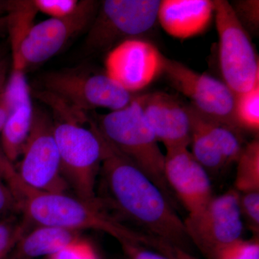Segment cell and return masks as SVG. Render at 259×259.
<instances>
[{"label": "cell", "mask_w": 259, "mask_h": 259, "mask_svg": "<svg viewBox=\"0 0 259 259\" xmlns=\"http://www.w3.org/2000/svg\"><path fill=\"white\" fill-rule=\"evenodd\" d=\"M164 177L168 188L183 204L188 217L200 212L214 196L209 174L188 148L167 150Z\"/></svg>", "instance_id": "13"}, {"label": "cell", "mask_w": 259, "mask_h": 259, "mask_svg": "<svg viewBox=\"0 0 259 259\" xmlns=\"http://www.w3.org/2000/svg\"><path fill=\"white\" fill-rule=\"evenodd\" d=\"M8 61L6 58L0 53V93L4 90L8 76Z\"/></svg>", "instance_id": "32"}, {"label": "cell", "mask_w": 259, "mask_h": 259, "mask_svg": "<svg viewBox=\"0 0 259 259\" xmlns=\"http://www.w3.org/2000/svg\"><path fill=\"white\" fill-rule=\"evenodd\" d=\"M49 259H100L93 245L81 239Z\"/></svg>", "instance_id": "28"}, {"label": "cell", "mask_w": 259, "mask_h": 259, "mask_svg": "<svg viewBox=\"0 0 259 259\" xmlns=\"http://www.w3.org/2000/svg\"><path fill=\"white\" fill-rule=\"evenodd\" d=\"M166 56L154 44L137 37L117 44L105 59V74L129 93L144 90L163 74Z\"/></svg>", "instance_id": "12"}, {"label": "cell", "mask_w": 259, "mask_h": 259, "mask_svg": "<svg viewBox=\"0 0 259 259\" xmlns=\"http://www.w3.org/2000/svg\"><path fill=\"white\" fill-rule=\"evenodd\" d=\"M213 3L223 81L235 95H239L259 83L258 56L229 2L214 0Z\"/></svg>", "instance_id": "5"}, {"label": "cell", "mask_w": 259, "mask_h": 259, "mask_svg": "<svg viewBox=\"0 0 259 259\" xmlns=\"http://www.w3.org/2000/svg\"><path fill=\"white\" fill-rule=\"evenodd\" d=\"M10 114L1 134V151L14 163L21 156L31 130L34 108L25 71L12 68L4 89Z\"/></svg>", "instance_id": "15"}, {"label": "cell", "mask_w": 259, "mask_h": 259, "mask_svg": "<svg viewBox=\"0 0 259 259\" xmlns=\"http://www.w3.org/2000/svg\"><path fill=\"white\" fill-rule=\"evenodd\" d=\"M163 74L199 113L240 132L234 117L236 95L223 81L167 57Z\"/></svg>", "instance_id": "9"}, {"label": "cell", "mask_w": 259, "mask_h": 259, "mask_svg": "<svg viewBox=\"0 0 259 259\" xmlns=\"http://www.w3.org/2000/svg\"><path fill=\"white\" fill-rule=\"evenodd\" d=\"M174 253H175V259H199L190 254L184 248H178V247H175Z\"/></svg>", "instance_id": "33"}, {"label": "cell", "mask_w": 259, "mask_h": 259, "mask_svg": "<svg viewBox=\"0 0 259 259\" xmlns=\"http://www.w3.org/2000/svg\"><path fill=\"white\" fill-rule=\"evenodd\" d=\"M187 107L191 120V153L209 175L222 171L228 166L217 144L201 123L197 110L191 105Z\"/></svg>", "instance_id": "18"}, {"label": "cell", "mask_w": 259, "mask_h": 259, "mask_svg": "<svg viewBox=\"0 0 259 259\" xmlns=\"http://www.w3.org/2000/svg\"><path fill=\"white\" fill-rule=\"evenodd\" d=\"M9 105H8L4 90H3L2 93H0V136L4 129L5 124L9 117Z\"/></svg>", "instance_id": "31"}, {"label": "cell", "mask_w": 259, "mask_h": 259, "mask_svg": "<svg viewBox=\"0 0 259 259\" xmlns=\"http://www.w3.org/2000/svg\"><path fill=\"white\" fill-rule=\"evenodd\" d=\"M184 221L189 240L204 255L216 247L241 238L243 222L239 192L233 188L213 196L200 212Z\"/></svg>", "instance_id": "11"}, {"label": "cell", "mask_w": 259, "mask_h": 259, "mask_svg": "<svg viewBox=\"0 0 259 259\" xmlns=\"http://www.w3.org/2000/svg\"><path fill=\"white\" fill-rule=\"evenodd\" d=\"M234 189L239 193L259 191V141L244 145L236 161Z\"/></svg>", "instance_id": "20"}, {"label": "cell", "mask_w": 259, "mask_h": 259, "mask_svg": "<svg viewBox=\"0 0 259 259\" xmlns=\"http://www.w3.org/2000/svg\"><path fill=\"white\" fill-rule=\"evenodd\" d=\"M136 98L155 137L166 151L189 147L191 120L187 105L162 92L139 95Z\"/></svg>", "instance_id": "14"}, {"label": "cell", "mask_w": 259, "mask_h": 259, "mask_svg": "<svg viewBox=\"0 0 259 259\" xmlns=\"http://www.w3.org/2000/svg\"><path fill=\"white\" fill-rule=\"evenodd\" d=\"M20 158L15 168L24 184L34 190L67 193L69 188L61 173L54 119L45 110L34 109L31 130Z\"/></svg>", "instance_id": "8"}, {"label": "cell", "mask_w": 259, "mask_h": 259, "mask_svg": "<svg viewBox=\"0 0 259 259\" xmlns=\"http://www.w3.org/2000/svg\"><path fill=\"white\" fill-rule=\"evenodd\" d=\"M42 84L45 93L81 112L99 108L116 111L127 107L136 97L106 74L82 69L48 73Z\"/></svg>", "instance_id": "6"}, {"label": "cell", "mask_w": 259, "mask_h": 259, "mask_svg": "<svg viewBox=\"0 0 259 259\" xmlns=\"http://www.w3.org/2000/svg\"><path fill=\"white\" fill-rule=\"evenodd\" d=\"M159 0H105L85 40L90 52L110 51L117 44L141 37L157 23Z\"/></svg>", "instance_id": "7"}, {"label": "cell", "mask_w": 259, "mask_h": 259, "mask_svg": "<svg viewBox=\"0 0 259 259\" xmlns=\"http://www.w3.org/2000/svg\"><path fill=\"white\" fill-rule=\"evenodd\" d=\"M235 120L238 128L253 134L259 132V83L249 91L236 95Z\"/></svg>", "instance_id": "22"}, {"label": "cell", "mask_w": 259, "mask_h": 259, "mask_svg": "<svg viewBox=\"0 0 259 259\" xmlns=\"http://www.w3.org/2000/svg\"><path fill=\"white\" fill-rule=\"evenodd\" d=\"M207 259H259L258 236L249 240L239 238L213 248Z\"/></svg>", "instance_id": "24"}, {"label": "cell", "mask_w": 259, "mask_h": 259, "mask_svg": "<svg viewBox=\"0 0 259 259\" xmlns=\"http://www.w3.org/2000/svg\"><path fill=\"white\" fill-rule=\"evenodd\" d=\"M0 173L16 199L19 212L32 227H57L79 232L94 230L106 233L120 245L138 243L158 251L164 248L162 242L134 231L112 217L100 199L90 202L68 193L30 188L19 178L14 164L1 151Z\"/></svg>", "instance_id": "2"}, {"label": "cell", "mask_w": 259, "mask_h": 259, "mask_svg": "<svg viewBox=\"0 0 259 259\" xmlns=\"http://www.w3.org/2000/svg\"><path fill=\"white\" fill-rule=\"evenodd\" d=\"M197 112L201 123L217 144L227 166L236 163L244 146L239 131L207 118L198 111Z\"/></svg>", "instance_id": "21"}, {"label": "cell", "mask_w": 259, "mask_h": 259, "mask_svg": "<svg viewBox=\"0 0 259 259\" xmlns=\"http://www.w3.org/2000/svg\"><path fill=\"white\" fill-rule=\"evenodd\" d=\"M58 117L54 132L60 156L61 173L69 188L83 200L96 201L102 144L95 121Z\"/></svg>", "instance_id": "4"}, {"label": "cell", "mask_w": 259, "mask_h": 259, "mask_svg": "<svg viewBox=\"0 0 259 259\" xmlns=\"http://www.w3.org/2000/svg\"><path fill=\"white\" fill-rule=\"evenodd\" d=\"M100 3L93 0H83L80 1L74 14L67 18H49L33 24L20 48V56L25 70L49 60L71 38L89 29Z\"/></svg>", "instance_id": "10"}, {"label": "cell", "mask_w": 259, "mask_h": 259, "mask_svg": "<svg viewBox=\"0 0 259 259\" xmlns=\"http://www.w3.org/2000/svg\"><path fill=\"white\" fill-rule=\"evenodd\" d=\"M240 212L243 224L258 236L259 233V191L239 193Z\"/></svg>", "instance_id": "26"}, {"label": "cell", "mask_w": 259, "mask_h": 259, "mask_svg": "<svg viewBox=\"0 0 259 259\" xmlns=\"http://www.w3.org/2000/svg\"><path fill=\"white\" fill-rule=\"evenodd\" d=\"M7 30V19L4 10L0 3V32Z\"/></svg>", "instance_id": "34"}, {"label": "cell", "mask_w": 259, "mask_h": 259, "mask_svg": "<svg viewBox=\"0 0 259 259\" xmlns=\"http://www.w3.org/2000/svg\"><path fill=\"white\" fill-rule=\"evenodd\" d=\"M94 121L107 142L144 172L170 199L171 192L164 177L165 154L136 96L127 107L98 115Z\"/></svg>", "instance_id": "3"}, {"label": "cell", "mask_w": 259, "mask_h": 259, "mask_svg": "<svg viewBox=\"0 0 259 259\" xmlns=\"http://www.w3.org/2000/svg\"><path fill=\"white\" fill-rule=\"evenodd\" d=\"M214 12L212 0H163L157 21L170 36L187 40L207 30Z\"/></svg>", "instance_id": "16"}, {"label": "cell", "mask_w": 259, "mask_h": 259, "mask_svg": "<svg viewBox=\"0 0 259 259\" xmlns=\"http://www.w3.org/2000/svg\"><path fill=\"white\" fill-rule=\"evenodd\" d=\"M37 13L49 15L50 18H67L74 14L79 7L77 0H32Z\"/></svg>", "instance_id": "27"}, {"label": "cell", "mask_w": 259, "mask_h": 259, "mask_svg": "<svg viewBox=\"0 0 259 259\" xmlns=\"http://www.w3.org/2000/svg\"><path fill=\"white\" fill-rule=\"evenodd\" d=\"M17 214L20 212L16 199L0 173V221Z\"/></svg>", "instance_id": "29"}, {"label": "cell", "mask_w": 259, "mask_h": 259, "mask_svg": "<svg viewBox=\"0 0 259 259\" xmlns=\"http://www.w3.org/2000/svg\"><path fill=\"white\" fill-rule=\"evenodd\" d=\"M98 132L102 144L100 175L112 205L144 228L148 236L172 248H183L182 245L189 241L185 221L170 204V199L144 172L109 144L99 130Z\"/></svg>", "instance_id": "1"}, {"label": "cell", "mask_w": 259, "mask_h": 259, "mask_svg": "<svg viewBox=\"0 0 259 259\" xmlns=\"http://www.w3.org/2000/svg\"><path fill=\"white\" fill-rule=\"evenodd\" d=\"M120 245L127 259H174L144 245L126 243Z\"/></svg>", "instance_id": "30"}, {"label": "cell", "mask_w": 259, "mask_h": 259, "mask_svg": "<svg viewBox=\"0 0 259 259\" xmlns=\"http://www.w3.org/2000/svg\"><path fill=\"white\" fill-rule=\"evenodd\" d=\"M7 19V31L9 34L12 60L22 61L20 48L27 32L33 25L37 11L32 0L2 2Z\"/></svg>", "instance_id": "19"}, {"label": "cell", "mask_w": 259, "mask_h": 259, "mask_svg": "<svg viewBox=\"0 0 259 259\" xmlns=\"http://www.w3.org/2000/svg\"><path fill=\"white\" fill-rule=\"evenodd\" d=\"M230 4L243 28L249 35H255L259 28V1L238 0Z\"/></svg>", "instance_id": "25"}, {"label": "cell", "mask_w": 259, "mask_h": 259, "mask_svg": "<svg viewBox=\"0 0 259 259\" xmlns=\"http://www.w3.org/2000/svg\"><path fill=\"white\" fill-rule=\"evenodd\" d=\"M81 239V232L34 226L20 238L8 259L49 258Z\"/></svg>", "instance_id": "17"}, {"label": "cell", "mask_w": 259, "mask_h": 259, "mask_svg": "<svg viewBox=\"0 0 259 259\" xmlns=\"http://www.w3.org/2000/svg\"><path fill=\"white\" fill-rule=\"evenodd\" d=\"M32 226L21 214L0 221V259H8L17 243Z\"/></svg>", "instance_id": "23"}]
</instances>
